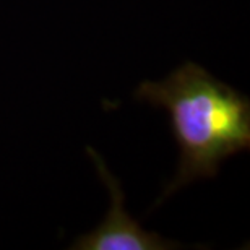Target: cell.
I'll use <instances>...</instances> for the list:
<instances>
[{
    "label": "cell",
    "mask_w": 250,
    "mask_h": 250,
    "mask_svg": "<svg viewBox=\"0 0 250 250\" xmlns=\"http://www.w3.org/2000/svg\"><path fill=\"white\" fill-rule=\"evenodd\" d=\"M89 158L96 166L99 177L106 184L111 195V207L104 218L91 232L83 234L70 249L75 250H169L177 249L176 242L167 241L156 232H149L125 209V195L119 181L109 172L101 154L93 148H86Z\"/></svg>",
    "instance_id": "2"
},
{
    "label": "cell",
    "mask_w": 250,
    "mask_h": 250,
    "mask_svg": "<svg viewBox=\"0 0 250 250\" xmlns=\"http://www.w3.org/2000/svg\"><path fill=\"white\" fill-rule=\"evenodd\" d=\"M135 96L167 109L181 148L177 172L161 200L197 179L213 177L224 159L249 148V99L197 63H184L159 82H143Z\"/></svg>",
    "instance_id": "1"
}]
</instances>
